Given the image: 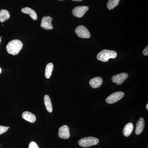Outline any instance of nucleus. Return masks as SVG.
<instances>
[{"instance_id": "nucleus-1", "label": "nucleus", "mask_w": 148, "mask_h": 148, "mask_svg": "<svg viewBox=\"0 0 148 148\" xmlns=\"http://www.w3.org/2000/svg\"><path fill=\"white\" fill-rule=\"evenodd\" d=\"M23 45V43L19 40H13L10 42L7 45V51L10 54L17 55L22 49Z\"/></svg>"}, {"instance_id": "nucleus-2", "label": "nucleus", "mask_w": 148, "mask_h": 148, "mask_svg": "<svg viewBox=\"0 0 148 148\" xmlns=\"http://www.w3.org/2000/svg\"><path fill=\"white\" fill-rule=\"evenodd\" d=\"M117 55L116 52L114 51L104 49L98 53L97 58L99 61L106 62L110 58H116Z\"/></svg>"}, {"instance_id": "nucleus-3", "label": "nucleus", "mask_w": 148, "mask_h": 148, "mask_svg": "<svg viewBox=\"0 0 148 148\" xmlns=\"http://www.w3.org/2000/svg\"><path fill=\"white\" fill-rule=\"evenodd\" d=\"M99 143V140L97 138L92 137H86L79 140L78 143L81 147H88L91 146L97 145Z\"/></svg>"}, {"instance_id": "nucleus-4", "label": "nucleus", "mask_w": 148, "mask_h": 148, "mask_svg": "<svg viewBox=\"0 0 148 148\" xmlns=\"http://www.w3.org/2000/svg\"><path fill=\"white\" fill-rule=\"evenodd\" d=\"M75 32L78 36L82 38H89L91 36L90 32L87 28L83 25L77 27Z\"/></svg>"}, {"instance_id": "nucleus-5", "label": "nucleus", "mask_w": 148, "mask_h": 148, "mask_svg": "<svg viewBox=\"0 0 148 148\" xmlns=\"http://www.w3.org/2000/svg\"><path fill=\"white\" fill-rule=\"evenodd\" d=\"M124 96V92L121 91L115 92L109 95L106 99V101L108 104H113L121 100Z\"/></svg>"}, {"instance_id": "nucleus-6", "label": "nucleus", "mask_w": 148, "mask_h": 148, "mask_svg": "<svg viewBox=\"0 0 148 148\" xmlns=\"http://www.w3.org/2000/svg\"><path fill=\"white\" fill-rule=\"evenodd\" d=\"M88 7L86 6H79L76 7L73 10V14L78 18H81L84 15L88 10Z\"/></svg>"}, {"instance_id": "nucleus-7", "label": "nucleus", "mask_w": 148, "mask_h": 148, "mask_svg": "<svg viewBox=\"0 0 148 148\" xmlns=\"http://www.w3.org/2000/svg\"><path fill=\"white\" fill-rule=\"evenodd\" d=\"M128 77V74L126 73H121L114 75L112 77V81L117 85H121L127 79Z\"/></svg>"}, {"instance_id": "nucleus-8", "label": "nucleus", "mask_w": 148, "mask_h": 148, "mask_svg": "<svg viewBox=\"0 0 148 148\" xmlns=\"http://www.w3.org/2000/svg\"><path fill=\"white\" fill-rule=\"evenodd\" d=\"M52 17L49 16H44L42 19L41 27L46 30H51L53 29V27L51 24L52 21Z\"/></svg>"}, {"instance_id": "nucleus-9", "label": "nucleus", "mask_w": 148, "mask_h": 148, "mask_svg": "<svg viewBox=\"0 0 148 148\" xmlns=\"http://www.w3.org/2000/svg\"><path fill=\"white\" fill-rule=\"evenodd\" d=\"M58 136L59 138L64 139H69L70 138V130L67 125H63L59 128Z\"/></svg>"}, {"instance_id": "nucleus-10", "label": "nucleus", "mask_w": 148, "mask_h": 148, "mask_svg": "<svg viewBox=\"0 0 148 148\" xmlns=\"http://www.w3.org/2000/svg\"><path fill=\"white\" fill-rule=\"evenodd\" d=\"M103 82L102 78L97 77L90 79L89 81V84L92 88H97L102 85Z\"/></svg>"}, {"instance_id": "nucleus-11", "label": "nucleus", "mask_w": 148, "mask_h": 148, "mask_svg": "<svg viewBox=\"0 0 148 148\" xmlns=\"http://www.w3.org/2000/svg\"><path fill=\"white\" fill-rule=\"evenodd\" d=\"M145 120L143 117L140 118L136 124V128L135 130V134L139 135L143 132L145 127Z\"/></svg>"}, {"instance_id": "nucleus-12", "label": "nucleus", "mask_w": 148, "mask_h": 148, "mask_svg": "<svg viewBox=\"0 0 148 148\" xmlns=\"http://www.w3.org/2000/svg\"><path fill=\"white\" fill-rule=\"evenodd\" d=\"M22 117L23 119L32 123H34L36 119V116L34 114L28 111L24 112L22 114Z\"/></svg>"}, {"instance_id": "nucleus-13", "label": "nucleus", "mask_w": 148, "mask_h": 148, "mask_svg": "<svg viewBox=\"0 0 148 148\" xmlns=\"http://www.w3.org/2000/svg\"><path fill=\"white\" fill-rule=\"evenodd\" d=\"M134 129L133 125L131 123H129L125 125L123 133L125 137H128L131 135Z\"/></svg>"}, {"instance_id": "nucleus-14", "label": "nucleus", "mask_w": 148, "mask_h": 148, "mask_svg": "<svg viewBox=\"0 0 148 148\" xmlns=\"http://www.w3.org/2000/svg\"><path fill=\"white\" fill-rule=\"evenodd\" d=\"M21 12L24 14H29L31 18L34 20L36 21L38 18L37 14L34 10H32V9L26 7L25 8H22L21 9Z\"/></svg>"}, {"instance_id": "nucleus-15", "label": "nucleus", "mask_w": 148, "mask_h": 148, "mask_svg": "<svg viewBox=\"0 0 148 148\" xmlns=\"http://www.w3.org/2000/svg\"><path fill=\"white\" fill-rule=\"evenodd\" d=\"M44 99V103L46 110L49 112H52L53 108H52V103H51L50 97L48 95H45Z\"/></svg>"}, {"instance_id": "nucleus-16", "label": "nucleus", "mask_w": 148, "mask_h": 148, "mask_svg": "<svg viewBox=\"0 0 148 148\" xmlns=\"http://www.w3.org/2000/svg\"><path fill=\"white\" fill-rule=\"evenodd\" d=\"M10 17V14L8 11L2 10L0 11V22H3Z\"/></svg>"}, {"instance_id": "nucleus-17", "label": "nucleus", "mask_w": 148, "mask_h": 148, "mask_svg": "<svg viewBox=\"0 0 148 148\" xmlns=\"http://www.w3.org/2000/svg\"><path fill=\"white\" fill-rule=\"evenodd\" d=\"M53 65L52 63H49L47 65L45 71V76L47 79H49L51 76L53 71Z\"/></svg>"}, {"instance_id": "nucleus-18", "label": "nucleus", "mask_w": 148, "mask_h": 148, "mask_svg": "<svg viewBox=\"0 0 148 148\" xmlns=\"http://www.w3.org/2000/svg\"><path fill=\"white\" fill-rule=\"evenodd\" d=\"M120 0H109L107 3V7L110 10L113 9L118 5Z\"/></svg>"}, {"instance_id": "nucleus-19", "label": "nucleus", "mask_w": 148, "mask_h": 148, "mask_svg": "<svg viewBox=\"0 0 148 148\" xmlns=\"http://www.w3.org/2000/svg\"><path fill=\"white\" fill-rule=\"evenodd\" d=\"M8 127H5V126H1L0 125V135L4 133L5 132H6L8 130Z\"/></svg>"}, {"instance_id": "nucleus-20", "label": "nucleus", "mask_w": 148, "mask_h": 148, "mask_svg": "<svg viewBox=\"0 0 148 148\" xmlns=\"http://www.w3.org/2000/svg\"><path fill=\"white\" fill-rule=\"evenodd\" d=\"M29 148H40L36 143L32 142L29 144Z\"/></svg>"}, {"instance_id": "nucleus-21", "label": "nucleus", "mask_w": 148, "mask_h": 148, "mask_svg": "<svg viewBox=\"0 0 148 148\" xmlns=\"http://www.w3.org/2000/svg\"><path fill=\"white\" fill-rule=\"evenodd\" d=\"M143 53L145 56H147L148 55V47L147 46V47L145 48L144 51H143Z\"/></svg>"}, {"instance_id": "nucleus-22", "label": "nucleus", "mask_w": 148, "mask_h": 148, "mask_svg": "<svg viewBox=\"0 0 148 148\" xmlns=\"http://www.w3.org/2000/svg\"><path fill=\"white\" fill-rule=\"evenodd\" d=\"M73 1H82L83 0H72Z\"/></svg>"}, {"instance_id": "nucleus-23", "label": "nucleus", "mask_w": 148, "mask_h": 148, "mask_svg": "<svg viewBox=\"0 0 148 148\" xmlns=\"http://www.w3.org/2000/svg\"><path fill=\"white\" fill-rule=\"evenodd\" d=\"M146 108H147V110H148V104H147V106H146Z\"/></svg>"}, {"instance_id": "nucleus-24", "label": "nucleus", "mask_w": 148, "mask_h": 148, "mask_svg": "<svg viewBox=\"0 0 148 148\" xmlns=\"http://www.w3.org/2000/svg\"><path fill=\"white\" fill-rule=\"evenodd\" d=\"M1 73V68H0V74Z\"/></svg>"}, {"instance_id": "nucleus-25", "label": "nucleus", "mask_w": 148, "mask_h": 148, "mask_svg": "<svg viewBox=\"0 0 148 148\" xmlns=\"http://www.w3.org/2000/svg\"><path fill=\"white\" fill-rule=\"evenodd\" d=\"M1 38H0V43H1Z\"/></svg>"}, {"instance_id": "nucleus-26", "label": "nucleus", "mask_w": 148, "mask_h": 148, "mask_svg": "<svg viewBox=\"0 0 148 148\" xmlns=\"http://www.w3.org/2000/svg\"><path fill=\"white\" fill-rule=\"evenodd\" d=\"M8 129H9L10 127H8Z\"/></svg>"}, {"instance_id": "nucleus-27", "label": "nucleus", "mask_w": 148, "mask_h": 148, "mask_svg": "<svg viewBox=\"0 0 148 148\" xmlns=\"http://www.w3.org/2000/svg\"><path fill=\"white\" fill-rule=\"evenodd\" d=\"M59 1H63V0H59Z\"/></svg>"}]
</instances>
